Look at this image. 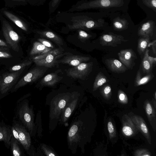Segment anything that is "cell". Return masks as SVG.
Masks as SVG:
<instances>
[{
    "instance_id": "9",
    "label": "cell",
    "mask_w": 156,
    "mask_h": 156,
    "mask_svg": "<svg viewBox=\"0 0 156 156\" xmlns=\"http://www.w3.org/2000/svg\"><path fill=\"white\" fill-rule=\"evenodd\" d=\"M44 73L43 69L38 68L32 69L22 78L16 84L14 88V90L29 83L36 81L43 75Z\"/></svg>"
},
{
    "instance_id": "8",
    "label": "cell",
    "mask_w": 156,
    "mask_h": 156,
    "mask_svg": "<svg viewBox=\"0 0 156 156\" xmlns=\"http://www.w3.org/2000/svg\"><path fill=\"white\" fill-rule=\"evenodd\" d=\"M12 126L17 131L18 134L19 142L27 151H29L31 146V138L30 133L26 127L20 122L13 121Z\"/></svg>"
},
{
    "instance_id": "11",
    "label": "cell",
    "mask_w": 156,
    "mask_h": 156,
    "mask_svg": "<svg viewBox=\"0 0 156 156\" xmlns=\"http://www.w3.org/2000/svg\"><path fill=\"white\" fill-rule=\"evenodd\" d=\"M128 41L122 35L113 33L104 34L100 38V44L103 46L115 47L123 42Z\"/></svg>"
},
{
    "instance_id": "41",
    "label": "cell",
    "mask_w": 156,
    "mask_h": 156,
    "mask_svg": "<svg viewBox=\"0 0 156 156\" xmlns=\"http://www.w3.org/2000/svg\"><path fill=\"white\" fill-rule=\"evenodd\" d=\"M111 88L109 85H107L105 87L103 90L104 94L107 95L111 93Z\"/></svg>"
},
{
    "instance_id": "12",
    "label": "cell",
    "mask_w": 156,
    "mask_h": 156,
    "mask_svg": "<svg viewBox=\"0 0 156 156\" xmlns=\"http://www.w3.org/2000/svg\"><path fill=\"white\" fill-rule=\"evenodd\" d=\"M12 136L11 127L7 125L3 122H0V141L4 142L6 147L10 146L11 139Z\"/></svg>"
},
{
    "instance_id": "20",
    "label": "cell",
    "mask_w": 156,
    "mask_h": 156,
    "mask_svg": "<svg viewBox=\"0 0 156 156\" xmlns=\"http://www.w3.org/2000/svg\"><path fill=\"white\" fill-rule=\"evenodd\" d=\"M154 24L153 22H148L143 24L138 30V34L141 37H151L153 35Z\"/></svg>"
},
{
    "instance_id": "39",
    "label": "cell",
    "mask_w": 156,
    "mask_h": 156,
    "mask_svg": "<svg viewBox=\"0 0 156 156\" xmlns=\"http://www.w3.org/2000/svg\"><path fill=\"white\" fill-rule=\"evenodd\" d=\"M9 46L6 43L0 39V50L7 51L9 48Z\"/></svg>"
},
{
    "instance_id": "1",
    "label": "cell",
    "mask_w": 156,
    "mask_h": 156,
    "mask_svg": "<svg viewBox=\"0 0 156 156\" xmlns=\"http://www.w3.org/2000/svg\"><path fill=\"white\" fill-rule=\"evenodd\" d=\"M56 22L64 23L69 30H89L98 27L86 13L79 12H59L53 20Z\"/></svg>"
},
{
    "instance_id": "7",
    "label": "cell",
    "mask_w": 156,
    "mask_h": 156,
    "mask_svg": "<svg viewBox=\"0 0 156 156\" xmlns=\"http://www.w3.org/2000/svg\"><path fill=\"white\" fill-rule=\"evenodd\" d=\"M93 63L83 62L74 67L69 69L67 75L74 78L83 79L92 71Z\"/></svg>"
},
{
    "instance_id": "36",
    "label": "cell",
    "mask_w": 156,
    "mask_h": 156,
    "mask_svg": "<svg viewBox=\"0 0 156 156\" xmlns=\"http://www.w3.org/2000/svg\"><path fill=\"white\" fill-rule=\"evenodd\" d=\"M12 57L11 55L6 50H0V58H8Z\"/></svg>"
},
{
    "instance_id": "26",
    "label": "cell",
    "mask_w": 156,
    "mask_h": 156,
    "mask_svg": "<svg viewBox=\"0 0 156 156\" xmlns=\"http://www.w3.org/2000/svg\"><path fill=\"white\" fill-rule=\"evenodd\" d=\"M150 37H141L138 39L137 50L140 55L145 52L149 42Z\"/></svg>"
},
{
    "instance_id": "28",
    "label": "cell",
    "mask_w": 156,
    "mask_h": 156,
    "mask_svg": "<svg viewBox=\"0 0 156 156\" xmlns=\"http://www.w3.org/2000/svg\"><path fill=\"white\" fill-rule=\"evenodd\" d=\"M107 77L101 72H100L96 77L93 86V90H96L99 87L107 82Z\"/></svg>"
},
{
    "instance_id": "18",
    "label": "cell",
    "mask_w": 156,
    "mask_h": 156,
    "mask_svg": "<svg viewBox=\"0 0 156 156\" xmlns=\"http://www.w3.org/2000/svg\"><path fill=\"white\" fill-rule=\"evenodd\" d=\"M78 99V98H74L66 106L61 115L60 119L62 122H65L68 120L76 108Z\"/></svg>"
},
{
    "instance_id": "35",
    "label": "cell",
    "mask_w": 156,
    "mask_h": 156,
    "mask_svg": "<svg viewBox=\"0 0 156 156\" xmlns=\"http://www.w3.org/2000/svg\"><path fill=\"white\" fill-rule=\"evenodd\" d=\"M38 41L45 46L53 48L54 46L52 43L49 41L42 38H39L38 40Z\"/></svg>"
},
{
    "instance_id": "3",
    "label": "cell",
    "mask_w": 156,
    "mask_h": 156,
    "mask_svg": "<svg viewBox=\"0 0 156 156\" xmlns=\"http://www.w3.org/2000/svg\"><path fill=\"white\" fill-rule=\"evenodd\" d=\"M74 98V95L67 93L59 94L51 102L49 118L50 121H57L67 105Z\"/></svg>"
},
{
    "instance_id": "10",
    "label": "cell",
    "mask_w": 156,
    "mask_h": 156,
    "mask_svg": "<svg viewBox=\"0 0 156 156\" xmlns=\"http://www.w3.org/2000/svg\"><path fill=\"white\" fill-rule=\"evenodd\" d=\"M120 61L128 69H132L135 65V61L137 57L132 49L121 50L118 54Z\"/></svg>"
},
{
    "instance_id": "44",
    "label": "cell",
    "mask_w": 156,
    "mask_h": 156,
    "mask_svg": "<svg viewBox=\"0 0 156 156\" xmlns=\"http://www.w3.org/2000/svg\"><path fill=\"white\" fill-rule=\"evenodd\" d=\"M151 4L155 8L156 7V0H152L151 1Z\"/></svg>"
},
{
    "instance_id": "22",
    "label": "cell",
    "mask_w": 156,
    "mask_h": 156,
    "mask_svg": "<svg viewBox=\"0 0 156 156\" xmlns=\"http://www.w3.org/2000/svg\"><path fill=\"white\" fill-rule=\"evenodd\" d=\"M36 32L38 34L50 39L58 45H62L63 44L62 39L55 34L51 31H36Z\"/></svg>"
},
{
    "instance_id": "21",
    "label": "cell",
    "mask_w": 156,
    "mask_h": 156,
    "mask_svg": "<svg viewBox=\"0 0 156 156\" xmlns=\"http://www.w3.org/2000/svg\"><path fill=\"white\" fill-rule=\"evenodd\" d=\"M59 79V76L57 74L51 73L45 76L40 83L43 86H53L58 82Z\"/></svg>"
},
{
    "instance_id": "31",
    "label": "cell",
    "mask_w": 156,
    "mask_h": 156,
    "mask_svg": "<svg viewBox=\"0 0 156 156\" xmlns=\"http://www.w3.org/2000/svg\"><path fill=\"white\" fill-rule=\"evenodd\" d=\"M61 0H51L48 5V9L50 13H53L58 8Z\"/></svg>"
},
{
    "instance_id": "30",
    "label": "cell",
    "mask_w": 156,
    "mask_h": 156,
    "mask_svg": "<svg viewBox=\"0 0 156 156\" xmlns=\"http://www.w3.org/2000/svg\"><path fill=\"white\" fill-rule=\"evenodd\" d=\"M41 147L44 154L47 156H56L57 155L50 147L44 144H41Z\"/></svg>"
},
{
    "instance_id": "38",
    "label": "cell",
    "mask_w": 156,
    "mask_h": 156,
    "mask_svg": "<svg viewBox=\"0 0 156 156\" xmlns=\"http://www.w3.org/2000/svg\"><path fill=\"white\" fill-rule=\"evenodd\" d=\"M151 46L153 52L154 54L156 55V41L155 40H153L151 42H149L147 47Z\"/></svg>"
},
{
    "instance_id": "29",
    "label": "cell",
    "mask_w": 156,
    "mask_h": 156,
    "mask_svg": "<svg viewBox=\"0 0 156 156\" xmlns=\"http://www.w3.org/2000/svg\"><path fill=\"white\" fill-rule=\"evenodd\" d=\"M32 63L30 60L25 61L19 64L15 65L12 67L10 69L11 72L18 71L24 69L26 66L30 65Z\"/></svg>"
},
{
    "instance_id": "15",
    "label": "cell",
    "mask_w": 156,
    "mask_h": 156,
    "mask_svg": "<svg viewBox=\"0 0 156 156\" xmlns=\"http://www.w3.org/2000/svg\"><path fill=\"white\" fill-rule=\"evenodd\" d=\"M131 118L136 128L145 137L148 142L151 144L150 133L143 119L141 117L137 115H134L131 117Z\"/></svg>"
},
{
    "instance_id": "13",
    "label": "cell",
    "mask_w": 156,
    "mask_h": 156,
    "mask_svg": "<svg viewBox=\"0 0 156 156\" xmlns=\"http://www.w3.org/2000/svg\"><path fill=\"white\" fill-rule=\"evenodd\" d=\"M105 62L108 68L111 71L115 73H123L128 69L120 61L115 58L106 59Z\"/></svg>"
},
{
    "instance_id": "2",
    "label": "cell",
    "mask_w": 156,
    "mask_h": 156,
    "mask_svg": "<svg viewBox=\"0 0 156 156\" xmlns=\"http://www.w3.org/2000/svg\"><path fill=\"white\" fill-rule=\"evenodd\" d=\"M17 116L27 129L30 135L33 136L35 129L34 115L33 107H30L27 100H23L19 103L17 109Z\"/></svg>"
},
{
    "instance_id": "37",
    "label": "cell",
    "mask_w": 156,
    "mask_h": 156,
    "mask_svg": "<svg viewBox=\"0 0 156 156\" xmlns=\"http://www.w3.org/2000/svg\"><path fill=\"white\" fill-rule=\"evenodd\" d=\"M136 155L150 156H151L149 152L144 150H140L136 151Z\"/></svg>"
},
{
    "instance_id": "16",
    "label": "cell",
    "mask_w": 156,
    "mask_h": 156,
    "mask_svg": "<svg viewBox=\"0 0 156 156\" xmlns=\"http://www.w3.org/2000/svg\"><path fill=\"white\" fill-rule=\"evenodd\" d=\"M90 59V58L88 57L79 55H71L65 56L58 62L75 66L81 63L87 62Z\"/></svg>"
},
{
    "instance_id": "17",
    "label": "cell",
    "mask_w": 156,
    "mask_h": 156,
    "mask_svg": "<svg viewBox=\"0 0 156 156\" xmlns=\"http://www.w3.org/2000/svg\"><path fill=\"white\" fill-rule=\"evenodd\" d=\"M137 129L131 119L125 115L123 119L122 130L123 134L126 136H132L136 133Z\"/></svg>"
},
{
    "instance_id": "46",
    "label": "cell",
    "mask_w": 156,
    "mask_h": 156,
    "mask_svg": "<svg viewBox=\"0 0 156 156\" xmlns=\"http://www.w3.org/2000/svg\"><path fill=\"white\" fill-rule=\"evenodd\" d=\"M39 5H40V0H39Z\"/></svg>"
},
{
    "instance_id": "45",
    "label": "cell",
    "mask_w": 156,
    "mask_h": 156,
    "mask_svg": "<svg viewBox=\"0 0 156 156\" xmlns=\"http://www.w3.org/2000/svg\"><path fill=\"white\" fill-rule=\"evenodd\" d=\"M45 1L46 0H40V5L43 4Z\"/></svg>"
},
{
    "instance_id": "25",
    "label": "cell",
    "mask_w": 156,
    "mask_h": 156,
    "mask_svg": "<svg viewBox=\"0 0 156 156\" xmlns=\"http://www.w3.org/2000/svg\"><path fill=\"white\" fill-rule=\"evenodd\" d=\"M3 13L8 18L18 27L24 31L27 30L28 28L27 25L17 17L7 11H3Z\"/></svg>"
},
{
    "instance_id": "43",
    "label": "cell",
    "mask_w": 156,
    "mask_h": 156,
    "mask_svg": "<svg viewBox=\"0 0 156 156\" xmlns=\"http://www.w3.org/2000/svg\"><path fill=\"white\" fill-rule=\"evenodd\" d=\"M119 98L121 101H123L125 98V95L124 93L121 91L119 92Z\"/></svg>"
},
{
    "instance_id": "5",
    "label": "cell",
    "mask_w": 156,
    "mask_h": 156,
    "mask_svg": "<svg viewBox=\"0 0 156 156\" xmlns=\"http://www.w3.org/2000/svg\"><path fill=\"white\" fill-rule=\"evenodd\" d=\"M2 30L7 43L13 50L16 52L19 51V36L5 20L3 22Z\"/></svg>"
},
{
    "instance_id": "6",
    "label": "cell",
    "mask_w": 156,
    "mask_h": 156,
    "mask_svg": "<svg viewBox=\"0 0 156 156\" xmlns=\"http://www.w3.org/2000/svg\"><path fill=\"white\" fill-rule=\"evenodd\" d=\"M24 69L10 73H5L0 78V92L7 93L16 83Z\"/></svg>"
},
{
    "instance_id": "14",
    "label": "cell",
    "mask_w": 156,
    "mask_h": 156,
    "mask_svg": "<svg viewBox=\"0 0 156 156\" xmlns=\"http://www.w3.org/2000/svg\"><path fill=\"white\" fill-rule=\"evenodd\" d=\"M80 126V122L77 121L74 122L70 127L67 136L68 141L69 145L79 141Z\"/></svg>"
},
{
    "instance_id": "4",
    "label": "cell",
    "mask_w": 156,
    "mask_h": 156,
    "mask_svg": "<svg viewBox=\"0 0 156 156\" xmlns=\"http://www.w3.org/2000/svg\"><path fill=\"white\" fill-rule=\"evenodd\" d=\"M60 54L58 49L51 50L44 54L34 57L33 61L38 66L51 68L57 62V59L61 55Z\"/></svg>"
},
{
    "instance_id": "32",
    "label": "cell",
    "mask_w": 156,
    "mask_h": 156,
    "mask_svg": "<svg viewBox=\"0 0 156 156\" xmlns=\"http://www.w3.org/2000/svg\"><path fill=\"white\" fill-rule=\"evenodd\" d=\"M78 36L79 38L83 40L88 39L92 37V35L83 30H78Z\"/></svg>"
},
{
    "instance_id": "33",
    "label": "cell",
    "mask_w": 156,
    "mask_h": 156,
    "mask_svg": "<svg viewBox=\"0 0 156 156\" xmlns=\"http://www.w3.org/2000/svg\"><path fill=\"white\" fill-rule=\"evenodd\" d=\"M108 129L110 138L114 136L115 132V131L114 127L112 123L111 122H109L107 124Z\"/></svg>"
},
{
    "instance_id": "19",
    "label": "cell",
    "mask_w": 156,
    "mask_h": 156,
    "mask_svg": "<svg viewBox=\"0 0 156 156\" xmlns=\"http://www.w3.org/2000/svg\"><path fill=\"white\" fill-rule=\"evenodd\" d=\"M51 50V48L46 47L41 42H35L30 52V55H39L44 54Z\"/></svg>"
},
{
    "instance_id": "40",
    "label": "cell",
    "mask_w": 156,
    "mask_h": 156,
    "mask_svg": "<svg viewBox=\"0 0 156 156\" xmlns=\"http://www.w3.org/2000/svg\"><path fill=\"white\" fill-rule=\"evenodd\" d=\"M146 110L147 114L150 116L152 113L153 109L151 105L149 103H147L146 105Z\"/></svg>"
},
{
    "instance_id": "27",
    "label": "cell",
    "mask_w": 156,
    "mask_h": 156,
    "mask_svg": "<svg viewBox=\"0 0 156 156\" xmlns=\"http://www.w3.org/2000/svg\"><path fill=\"white\" fill-rule=\"evenodd\" d=\"M20 143L13 136L11 139L10 146L12 155L14 156H21L23 153L20 147Z\"/></svg>"
},
{
    "instance_id": "23",
    "label": "cell",
    "mask_w": 156,
    "mask_h": 156,
    "mask_svg": "<svg viewBox=\"0 0 156 156\" xmlns=\"http://www.w3.org/2000/svg\"><path fill=\"white\" fill-rule=\"evenodd\" d=\"M154 77L153 73H151L142 77L140 71H138L134 81L135 86H139L146 84L151 80Z\"/></svg>"
},
{
    "instance_id": "24",
    "label": "cell",
    "mask_w": 156,
    "mask_h": 156,
    "mask_svg": "<svg viewBox=\"0 0 156 156\" xmlns=\"http://www.w3.org/2000/svg\"><path fill=\"white\" fill-rule=\"evenodd\" d=\"M149 52V50L147 48L144 52L142 62L143 72L147 74L151 73L152 71L153 65L148 59Z\"/></svg>"
},
{
    "instance_id": "34",
    "label": "cell",
    "mask_w": 156,
    "mask_h": 156,
    "mask_svg": "<svg viewBox=\"0 0 156 156\" xmlns=\"http://www.w3.org/2000/svg\"><path fill=\"white\" fill-rule=\"evenodd\" d=\"M114 26L115 29L118 30L125 29L126 28V25L124 23L116 21L114 23Z\"/></svg>"
},
{
    "instance_id": "42",
    "label": "cell",
    "mask_w": 156,
    "mask_h": 156,
    "mask_svg": "<svg viewBox=\"0 0 156 156\" xmlns=\"http://www.w3.org/2000/svg\"><path fill=\"white\" fill-rule=\"evenodd\" d=\"M148 58L149 61L153 64H155L156 63V57H151L149 55L148 56Z\"/></svg>"
}]
</instances>
